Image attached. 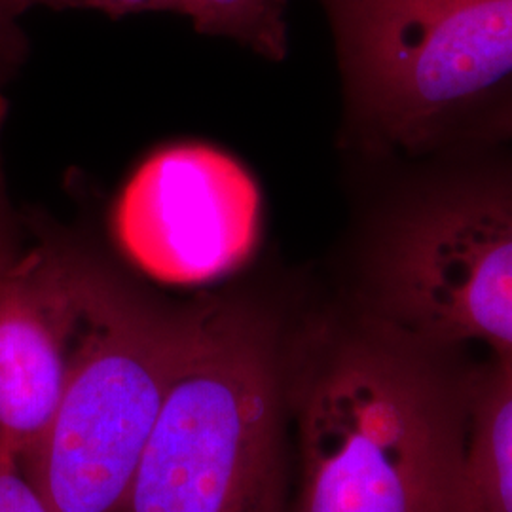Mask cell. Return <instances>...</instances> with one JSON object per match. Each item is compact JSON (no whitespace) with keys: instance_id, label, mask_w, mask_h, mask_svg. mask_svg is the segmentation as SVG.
I'll return each mask as SVG.
<instances>
[{"instance_id":"6da1fadb","label":"cell","mask_w":512,"mask_h":512,"mask_svg":"<svg viewBox=\"0 0 512 512\" xmlns=\"http://www.w3.org/2000/svg\"><path fill=\"white\" fill-rule=\"evenodd\" d=\"M473 368L348 302L296 321L287 512H467Z\"/></svg>"},{"instance_id":"7a4b0ae2","label":"cell","mask_w":512,"mask_h":512,"mask_svg":"<svg viewBox=\"0 0 512 512\" xmlns=\"http://www.w3.org/2000/svg\"><path fill=\"white\" fill-rule=\"evenodd\" d=\"M294 325L251 294L190 304L124 512H287Z\"/></svg>"},{"instance_id":"3957f363","label":"cell","mask_w":512,"mask_h":512,"mask_svg":"<svg viewBox=\"0 0 512 512\" xmlns=\"http://www.w3.org/2000/svg\"><path fill=\"white\" fill-rule=\"evenodd\" d=\"M190 304L173 306L86 241V298L63 395L23 469L54 512H124L175 374Z\"/></svg>"},{"instance_id":"277c9868","label":"cell","mask_w":512,"mask_h":512,"mask_svg":"<svg viewBox=\"0 0 512 512\" xmlns=\"http://www.w3.org/2000/svg\"><path fill=\"white\" fill-rule=\"evenodd\" d=\"M344 90L342 143L435 145L512 84V0H319Z\"/></svg>"},{"instance_id":"5b68a950","label":"cell","mask_w":512,"mask_h":512,"mask_svg":"<svg viewBox=\"0 0 512 512\" xmlns=\"http://www.w3.org/2000/svg\"><path fill=\"white\" fill-rule=\"evenodd\" d=\"M346 302L435 346L512 353V175L399 205L366 239Z\"/></svg>"},{"instance_id":"8992f818","label":"cell","mask_w":512,"mask_h":512,"mask_svg":"<svg viewBox=\"0 0 512 512\" xmlns=\"http://www.w3.org/2000/svg\"><path fill=\"white\" fill-rule=\"evenodd\" d=\"M0 97V442L21 458L67 384L86 298V239L10 196Z\"/></svg>"},{"instance_id":"52a82bcc","label":"cell","mask_w":512,"mask_h":512,"mask_svg":"<svg viewBox=\"0 0 512 512\" xmlns=\"http://www.w3.org/2000/svg\"><path fill=\"white\" fill-rule=\"evenodd\" d=\"M467 512H512V353L473 368Z\"/></svg>"},{"instance_id":"ba28073f","label":"cell","mask_w":512,"mask_h":512,"mask_svg":"<svg viewBox=\"0 0 512 512\" xmlns=\"http://www.w3.org/2000/svg\"><path fill=\"white\" fill-rule=\"evenodd\" d=\"M184 6L202 35L230 38L270 61L289 52L287 0H184Z\"/></svg>"},{"instance_id":"9c48e42d","label":"cell","mask_w":512,"mask_h":512,"mask_svg":"<svg viewBox=\"0 0 512 512\" xmlns=\"http://www.w3.org/2000/svg\"><path fill=\"white\" fill-rule=\"evenodd\" d=\"M8 8L23 18L29 10H95L109 18L120 19L133 14L148 12H171L184 16V0H6Z\"/></svg>"},{"instance_id":"30bf717a","label":"cell","mask_w":512,"mask_h":512,"mask_svg":"<svg viewBox=\"0 0 512 512\" xmlns=\"http://www.w3.org/2000/svg\"><path fill=\"white\" fill-rule=\"evenodd\" d=\"M0 512H54L23 469L21 456L0 442Z\"/></svg>"},{"instance_id":"8fae6325","label":"cell","mask_w":512,"mask_h":512,"mask_svg":"<svg viewBox=\"0 0 512 512\" xmlns=\"http://www.w3.org/2000/svg\"><path fill=\"white\" fill-rule=\"evenodd\" d=\"M18 16L0 0V97L16 80L29 57V37L21 27Z\"/></svg>"},{"instance_id":"7c38bea8","label":"cell","mask_w":512,"mask_h":512,"mask_svg":"<svg viewBox=\"0 0 512 512\" xmlns=\"http://www.w3.org/2000/svg\"><path fill=\"white\" fill-rule=\"evenodd\" d=\"M478 139L488 141H509L512 139V97L501 101L488 112V116L473 126Z\"/></svg>"}]
</instances>
